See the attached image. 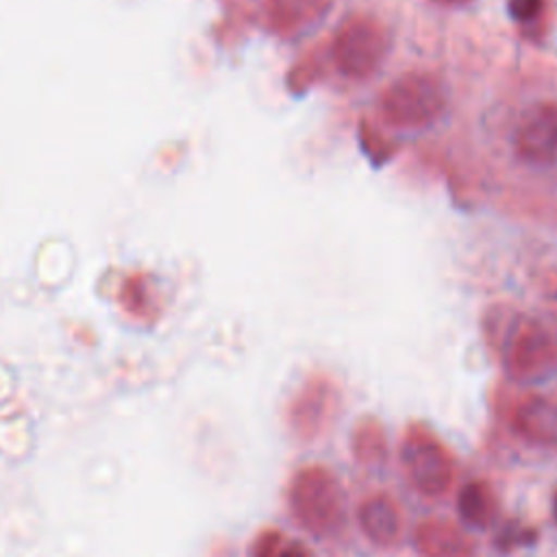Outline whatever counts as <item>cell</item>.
<instances>
[{
	"label": "cell",
	"instance_id": "cell-1",
	"mask_svg": "<svg viewBox=\"0 0 557 557\" xmlns=\"http://www.w3.org/2000/svg\"><path fill=\"white\" fill-rule=\"evenodd\" d=\"M485 335L513 381H535L557 368V339L516 311L494 309L485 320Z\"/></svg>",
	"mask_w": 557,
	"mask_h": 557
},
{
	"label": "cell",
	"instance_id": "cell-2",
	"mask_svg": "<svg viewBox=\"0 0 557 557\" xmlns=\"http://www.w3.org/2000/svg\"><path fill=\"white\" fill-rule=\"evenodd\" d=\"M287 509L309 535H333L344 522V490L335 472L322 463L300 466L287 483Z\"/></svg>",
	"mask_w": 557,
	"mask_h": 557
},
{
	"label": "cell",
	"instance_id": "cell-3",
	"mask_svg": "<svg viewBox=\"0 0 557 557\" xmlns=\"http://www.w3.org/2000/svg\"><path fill=\"white\" fill-rule=\"evenodd\" d=\"M398 455L407 479L420 494L437 498L453 487L457 476V459L442 437L424 422L416 420L407 424Z\"/></svg>",
	"mask_w": 557,
	"mask_h": 557
},
{
	"label": "cell",
	"instance_id": "cell-4",
	"mask_svg": "<svg viewBox=\"0 0 557 557\" xmlns=\"http://www.w3.org/2000/svg\"><path fill=\"white\" fill-rule=\"evenodd\" d=\"M448 94L440 76L431 72H407L381 94V115L396 128H424L446 109Z\"/></svg>",
	"mask_w": 557,
	"mask_h": 557
},
{
	"label": "cell",
	"instance_id": "cell-5",
	"mask_svg": "<svg viewBox=\"0 0 557 557\" xmlns=\"http://www.w3.org/2000/svg\"><path fill=\"white\" fill-rule=\"evenodd\" d=\"M342 411L339 385L322 372L307 376L285 407V426L300 444H311L329 433Z\"/></svg>",
	"mask_w": 557,
	"mask_h": 557
},
{
	"label": "cell",
	"instance_id": "cell-6",
	"mask_svg": "<svg viewBox=\"0 0 557 557\" xmlns=\"http://www.w3.org/2000/svg\"><path fill=\"white\" fill-rule=\"evenodd\" d=\"M389 50V37L383 24L368 15L348 17L333 37V61L344 76L366 78L374 74Z\"/></svg>",
	"mask_w": 557,
	"mask_h": 557
},
{
	"label": "cell",
	"instance_id": "cell-7",
	"mask_svg": "<svg viewBox=\"0 0 557 557\" xmlns=\"http://www.w3.org/2000/svg\"><path fill=\"white\" fill-rule=\"evenodd\" d=\"M516 150L529 163H548L557 157L555 102H540L524 111L516 128Z\"/></svg>",
	"mask_w": 557,
	"mask_h": 557
},
{
	"label": "cell",
	"instance_id": "cell-8",
	"mask_svg": "<svg viewBox=\"0 0 557 557\" xmlns=\"http://www.w3.org/2000/svg\"><path fill=\"white\" fill-rule=\"evenodd\" d=\"M357 524L368 542L379 548L398 546L405 531L400 507L385 492H374L359 503Z\"/></svg>",
	"mask_w": 557,
	"mask_h": 557
},
{
	"label": "cell",
	"instance_id": "cell-9",
	"mask_svg": "<svg viewBox=\"0 0 557 557\" xmlns=\"http://www.w3.org/2000/svg\"><path fill=\"white\" fill-rule=\"evenodd\" d=\"M511 426L518 435L537 446H557V403L527 394L511 407Z\"/></svg>",
	"mask_w": 557,
	"mask_h": 557
},
{
	"label": "cell",
	"instance_id": "cell-10",
	"mask_svg": "<svg viewBox=\"0 0 557 557\" xmlns=\"http://www.w3.org/2000/svg\"><path fill=\"white\" fill-rule=\"evenodd\" d=\"M411 542L420 557H476L474 542L457 524L444 518L420 520Z\"/></svg>",
	"mask_w": 557,
	"mask_h": 557
},
{
	"label": "cell",
	"instance_id": "cell-11",
	"mask_svg": "<svg viewBox=\"0 0 557 557\" xmlns=\"http://www.w3.org/2000/svg\"><path fill=\"white\" fill-rule=\"evenodd\" d=\"M459 518L476 529H487L498 516V496L490 481L472 479L466 481L457 492Z\"/></svg>",
	"mask_w": 557,
	"mask_h": 557
},
{
	"label": "cell",
	"instance_id": "cell-12",
	"mask_svg": "<svg viewBox=\"0 0 557 557\" xmlns=\"http://www.w3.org/2000/svg\"><path fill=\"white\" fill-rule=\"evenodd\" d=\"M331 9V0H270L272 24L283 35H298L313 28Z\"/></svg>",
	"mask_w": 557,
	"mask_h": 557
},
{
	"label": "cell",
	"instance_id": "cell-13",
	"mask_svg": "<svg viewBox=\"0 0 557 557\" xmlns=\"http://www.w3.org/2000/svg\"><path fill=\"white\" fill-rule=\"evenodd\" d=\"M350 453L357 463L376 468L387 459L389 440L385 424L376 416H361L350 431Z\"/></svg>",
	"mask_w": 557,
	"mask_h": 557
},
{
	"label": "cell",
	"instance_id": "cell-14",
	"mask_svg": "<svg viewBox=\"0 0 557 557\" xmlns=\"http://www.w3.org/2000/svg\"><path fill=\"white\" fill-rule=\"evenodd\" d=\"M537 540V529L529 527V524H522L520 520H507L496 537H494V544L503 550V553H509V550H516L520 546H529Z\"/></svg>",
	"mask_w": 557,
	"mask_h": 557
},
{
	"label": "cell",
	"instance_id": "cell-15",
	"mask_svg": "<svg viewBox=\"0 0 557 557\" xmlns=\"http://www.w3.org/2000/svg\"><path fill=\"white\" fill-rule=\"evenodd\" d=\"M283 546H285L283 531L276 527H265L252 537L248 557H281Z\"/></svg>",
	"mask_w": 557,
	"mask_h": 557
},
{
	"label": "cell",
	"instance_id": "cell-16",
	"mask_svg": "<svg viewBox=\"0 0 557 557\" xmlns=\"http://www.w3.org/2000/svg\"><path fill=\"white\" fill-rule=\"evenodd\" d=\"M542 0H509V13L520 22H529L542 11Z\"/></svg>",
	"mask_w": 557,
	"mask_h": 557
},
{
	"label": "cell",
	"instance_id": "cell-17",
	"mask_svg": "<svg viewBox=\"0 0 557 557\" xmlns=\"http://www.w3.org/2000/svg\"><path fill=\"white\" fill-rule=\"evenodd\" d=\"M281 557H311V553H309V548H307L305 544H300V542H287V544L283 546Z\"/></svg>",
	"mask_w": 557,
	"mask_h": 557
},
{
	"label": "cell",
	"instance_id": "cell-18",
	"mask_svg": "<svg viewBox=\"0 0 557 557\" xmlns=\"http://www.w3.org/2000/svg\"><path fill=\"white\" fill-rule=\"evenodd\" d=\"M433 2L442 4V7H463V4H468L472 0H433Z\"/></svg>",
	"mask_w": 557,
	"mask_h": 557
},
{
	"label": "cell",
	"instance_id": "cell-19",
	"mask_svg": "<svg viewBox=\"0 0 557 557\" xmlns=\"http://www.w3.org/2000/svg\"><path fill=\"white\" fill-rule=\"evenodd\" d=\"M550 511H553V520L557 522V490L553 492V505H550Z\"/></svg>",
	"mask_w": 557,
	"mask_h": 557
}]
</instances>
